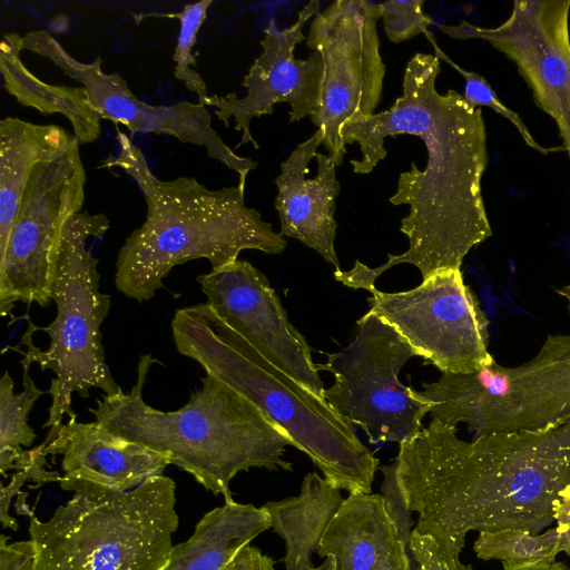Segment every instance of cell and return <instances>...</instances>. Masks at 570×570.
Here are the masks:
<instances>
[{"instance_id":"obj_20","label":"cell","mask_w":570,"mask_h":570,"mask_svg":"<svg viewBox=\"0 0 570 570\" xmlns=\"http://www.w3.org/2000/svg\"><path fill=\"white\" fill-rule=\"evenodd\" d=\"M76 140L58 125H38L11 116L0 121V257L35 167L57 157Z\"/></svg>"},{"instance_id":"obj_32","label":"cell","mask_w":570,"mask_h":570,"mask_svg":"<svg viewBox=\"0 0 570 570\" xmlns=\"http://www.w3.org/2000/svg\"><path fill=\"white\" fill-rule=\"evenodd\" d=\"M412 549L422 570H446L440 549L431 537L413 529Z\"/></svg>"},{"instance_id":"obj_30","label":"cell","mask_w":570,"mask_h":570,"mask_svg":"<svg viewBox=\"0 0 570 570\" xmlns=\"http://www.w3.org/2000/svg\"><path fill=\"white\" fill-rule=\"evenodd\" d=\"M380 470L384 475L381 489L385 509L397 530L400 540L410 562L415 559L412 549V531L414 529V521L411 518L412 511L410 510L399 485L394 463L380 466Z\"/></svg>"},{"instance_id":"obj_24","label":"cell","mask_w":570,"mask_h":570,"mask_svg":"<svg viewBox=\"0 0 570 570\" xmlns=\"http://www.w3.org/2000/svg\"><path fill=\"white\" fill-rule=\"evenodd\" d=\"M22 365V392L13 393V381L6 371L0 380V473L7 478V472L16 470L23 454L21 446H31L36 433L28 423V415L36 401L48 391L37 387L30 376L31 363L24 358Z\"/></svg>"},{"instance_id":"obj_38","label":"cell","mask_w":570,"mask_h":570,"mask_svg":"<svg viewBox=\"0 0 570 570\" xmlns=\"http://www.w3.org/2000/svg\"><path fill=\"white\" fill-rule=\"evenodd\" d=\"M409 570H422L419 566L416 559H413L410 561V569Z\"/></svg>"},{"instance_id":"obj_12","label":"cell","mask_w":570,"mask_h":570,"mask_svg":"<svg viewBox=\"0 0 570 570\" xmlns=\"http://www.w3.org/2000/svg\"><path fill=\"white\" fill-rule=\"evenodd\" d=\"M570 0H515L499 26L466 20L440 30L459 40H483L518 68L538 108L556 122L570 160Z\"/></svg>"},{"instance_id":"obj_1","label":"cell","mask_w":570,"mask_h":570,"mask_svg":"<svg viewBox=\"0 0 570 570\" xmlns=\"http://www.w3.org/2000/svg\"><path fill=\"white\" fill-rule=\"evenodd\" d=\"M440 60L415 53L407 62L402 95L390 109L347 121L341 130L345 146L357 142L361 159H352L355 174H370L386 157L387 136L419 137L428 154L423 170L415 163L400 174L395 206L409 205L401 232L410 246L389 254L385 264L370 268L355 262L352 269L334 272L336 281L368 291L394 265L416 266L425 278L442 268L461 269L465 255L492 236L482 195V177L489 164L487 129L481 108H472L453 89L440 94Z\"/></svg>"},{"instance_id":"obj_6","label":"cell","mask_w":570,"mask_h":570,"mask_svg":"<svg viewBox=\"0 0 570 570\" xmlns=\"http://www.w3.org/2000/svg\"><path fill=\"white\" fill-rule=\"evenodd\" d=\"M47 521L29 518L33 570H164L179 525L176 483L165 475L127 492L72 485Z\"/></svg>"},{"instance_id":"obj_26","label":"cell","mask_w":570,"mask_h":570,"mask_svg":"<svg viewBox=\"0 0 570 570\" xmlns=\"http://www.w3.org/2000/svg\"><path fill=\"white\" fill-rule=\"evenodd\" d=\"M212 3V0H203L186 4L180 12L170 14V17L178 19L180 26L173 55L175 61L174 76L183 81L189 91L197 95L198 102L202 105H204L209 95L207 94V86L204 79L191 68V65H196L191 49Z\"/></svg>"},{"instance_id":"obj_14","label":"cell","mask_w":570,"mask_h":570,"mask_svg":"<svg viewBox=\"0 0 570 570\" xmlns=\"http://www.w3.org/2000/svg\"><path fill=\"white\" fill-rule=\"evenodd\" d=\"M217 316L266 361L326 402L311 346L292 325L266 275L237 259L197 276Z\"/></svg>"},{"instance_id":"obj_10","label":"cell","mask_w":570,"mask_h":570,"mask_svg":"<svg viewBox=\"0 0 570 570\" xmlns=\"http://www.w3.org/2000/svg\"><path fill=\"white\" fill-rule=\"evenodd\" d=\"M76 140L57 157L38 164L0 257V313L12 316L16 302L51 301L53 255L66 222L80 213L86 170Z\"/></svg>"},{"instance_id":"obj_13","label":"cell","mask_w":570,"mask_h":570,"mask_svg":"<svg viewBox=\"0 0 570 570\" xmlns=\"http://www.w3.org/2000/svg\"><path fill=\"white\" fill-rule=\"evenodd\" d=\"M20 47L49 59L81 83L100 119L121 124L131 134H165L180 142L204 147L209 157L238 175V186L245 190L247 175L257 163L237 155L224 142L212 127V116L204 105L189 101L149 105L134 95L121 76L105 72L99 58L91 62L77 60L45 30L21 36Z\"/></svg>"},{"instance_id":"obj_3","label":"cell","mask_w":570,"mask_h":570,"mask_svg":"<svg viewBox=\"0 0 570 570\" xmlns=\"http://www.w3.org/2000/svg\"><path fill=\"white\" fill-rule=\"evenodd\" d=\"M118 153L100 167H117L140 188L147 215L118 252L115 286L144 303L177 265L206 258L216 269L238 259L244 249L281 254L287 243L272 224L245 204L237 186L209 189L195 177L157 178L131 139L118 130Z\"/></svg>"},{"instance_id":"obj_27","label":"cell","mask_w":570,"mask_h":570,"mask_svg":"<svg viewBox=\"0 0 570 570\" xmlns=\"http://www.w3.org/2000/svg\"><path fill=\"white\" fill-rule=\"evenodd\" d=\"M425 35L433 45L435 51L434 56L439 58V60H444L465 79L463 98L470 107L479 108L483 106L491 108L492 110L508 119L517 128L523 141L529 147H531L532 149L542 155L564 150L562 146L544 147L541 144H539L530 132L527 125L520 118V116L499 99L495 91L493 90L491 85L485 80L484 77L480 76L474 71H469L461 68L436 46L434 38L429 31Z\"/></svg>"},{"instance_id":"obj_19","label":"cell","mask_w":570,"mask_h":570,"mask_svg":"<svg viewBox=\"0 0 570 570\" xmlns=\"http://www.w3.org/2000/svg\"><path fill=\"white\" fill-rule=\"evenodd\" d=\"M335 570H409L410 562L382 494L352 493L331 519L316 550Z\"/></svg>"},{"instance_id":"obj_22","label":"cell","mask_w":570,"mask_h":570,"mask_svg":"<svg viewBox=\"0 0 570 570\" xmlns=\"http://www.w3.org/2000/svg\"><path fill=\"white\" fill-rule=\"evenodd\" d=\"M21 36L6 33L0 43V70L3 87L18 102L42 115L61 114L71 124L80 144L97 140L101 134L100 117L81 87L49 85L36 77L21 61Z\"/></svg>"},{"instance_id":"obj_7","label":"cell","mask_w":570,"mask_h":570,"mask_svg":"<svg viewBox=\"0 0 570 570\" xmlns=\"http://www.w3.org/2000/svg\"><path fill=\"white\" fill-rule=\"evenodd\" d=\"M109 228L104 214L77 213L63 225L53 255L51 297L57 317L47 327L29 321L20 344L7 348L19 352L41 371L55 374L48 393L49 417L43 428L59 431L71 410L72 394L89 397L91 389L106 395L122 393L106 363L100 326L110 308V296L99 289L98 258L87 247L89 238H100Z\"/></svg>"},{"instance_id":"obj_35","label":"cell","mask_w":570,"mask_h":570,"mask_svg":"<svg viewBox=\"0 0 570 570\" xmlns=\"http://www.w3.org/2000/svg\"><path fill=\"white\" fill-rule=\"evenodd\" d=\"M17 502H16V511L19 514L29 517L32 513V510L29 508V505L26 503L27 493L20 492L17 495Z\"/></svg>"},{"instance_id":"obj_25","label":"cell","mask_w":570,"mask_h":570,"mask_svg":"<svg viewBox=\"0 0 570 570\" xmlns=\"http://www.w3.org/2000/svg\"><path fill=\"white\" fill-rule=\"evenodd\" d=\"M557 528L542 533H531L518 528L480 531L473 550L482 560H500L503 567H522L553 562L560 552Z\"/></svg>"},{"instance_id":"obj_33","label":"cell","mask_w":570,"mask_h":570,"mask_svg":"<svg viewBox=\"0 0 570 570\" xmlns=\"http://www.w3.org/2000/svg\"><path fill=\"white\" fill-rule=\"evenodd\" d=\"M554 523L560 534L559 551L570 557V487L563 491L561 500L556 508Z\"/></svg>"},{"instance_id":"obj_29","label":"cell","mask_w":570,"mask_h":570,"mask_svg":"<svg viewBox=\"0 0 570 570\" xmlns=\"http://www.w3.org/2000/svg\"><path fill=\"white\" fill-rule=\"evenodd\" d=\"M424 0H390L379 3L380 18L387 38L399 43L419 33H426L432 19L423 12Z\"/></svg>"},{"instance_id":"obj_9","label":"cell","mask_w":570,"mask_h":570,"mask_svg":"<svg viewBox=\"0 0 570 570\" xmlns=\"http://www.w3.org/2000/svg\"><path fill=\"white\" fill-rule=\"evenodd\" d=\"M379 3L337 0L313 19L306 46L323 57L321 102L312 117L336 166L346 154L341 130L350 120L374 114L386 67L380 55Z\"/></svg>"},{"instance_id":"obj_31","label":"cell","mask_w":570,"mask_h":570,"mask_svg":"<svg viewBox=\"0 0 570 570\" xmlns=\"http://www.w3.org/2000/svg\"><path fill=\"white\" fill-rule=\"evenodd\" d=\"M0 535V570H33L35 550L31 540L8 543Z\"/></svg>"},{"instance_id":"obj_21","label":"cell","mask_w":570,"mask_h":570,"mask_svg":"<svg viewBox=\"0 0 570 570\" xmlns=\"http://www.w3.org/2000/svg\"><path fill=\"white\" fill-rule=\"evenodd\" d=\"M269 528L264 505L225 501L203 515L188 540L173 547L164 570H224Z\"/></svg>"},{"instance_id":"obj_2","label":"cell","mask_w":570,"mask_h":570,"mask_svg":"<svg viewBox=\"0 0 570 570\" xmlns=\"http://www.w3.org/2000/svg\"><path fill=\"white\" fill-rule=\"evenodd\" d=\"M393 463L407 505L419 514L414 529L435 541L446 570H473L460 560L469 531L537 534L554 523L570 487V420L466 442L456 428L432 419L400 443Z\"/></svg>"},{"instance_id":"obj_18","label":"cell","mask_w":570,"mask_h":570,"mask_svg":"<svg viewBox=\"0 0 570 570\" xmlns=\"http://www.w3.org/2000/svg\"><path fill=\"white\" fill-rule=\"evenodd\" d=\"M570 420V334L549 335L539 353L511 367V390L487 434L547 430Z\"/></svg>"},{"instance_id":"obj_34","label":"cell","mask_w":570,"mask_h":570,"mask_svg":"<svg viewBox=\"0 0 570 570\" xmlns=\"http://www.w3.org/2000/svg\"><path fill=\"white\" fill-rule=\"evenodd\" d=\"M503 570H569L567 566L562 562H549V563H535L522 567H503Z\"/></svg>"},{"instance_id":"obj_8","label":"cell","mask_w":570,"mask_h":570,"mask_svg":"<svg viewBox=\"0 0 570 570\" xmlns=\"http://www.w3.org/2000/svg\"><path fill=\"white\" fill-rule=\"evenodd\" d=\"M356 323L360 331L351 344L327 353L326 363L316 364L335 379L324 390L326 402L345 422L362 429L372 444L416 436L429 404L399 379L416 352L394 327L370 312Z\"/></svg>"},{"instance_id":"obj_5","label":"cell","mask_w":570,"mask_h":570,"mask_svg":"<svg viewBox=\"0 0 570 570\" xmlns=\"http://www.w3.org/2000/svg\"><path fill=\"white\" fill-rule=\"evenodd\" d=\"M177 351L246 396L293 439L338 490L371 493L379 459L330 405L273 366L209 304L176 311Z\"/></svg>"},{"instance_id":"obj_36","label":"cell","mask_w":570,"mask_h":570,"mask_svg":"<svg viewBox=\"0 0 570 570\" xmlns=\"http://www.w3.org/2000/svg\"><path fill=\"white\" fill-rule=\"evenodd\" d=\"M554 292L558 295H560L563 298H566V301H567V309L570 313V284L566 285V286H563L561 288H557V289H554Z\"/></svg>"},{"instance_id":"obj_37","label":"cell","mask_w":570,"mask_h":570,"mask_svg":"<svg viewBox=\"0 0 570 570\" xmlns=\"http://www.w3.org/2000/svg\"><path fill=\"white\" fill-rule=\"evenodd\" d=\"M313 570H335V562L333 558L327 557L318 567H314Z\"/></svg>"},{"instance_id":"obj_23","label":"cell","mask_w":570,"mask_h":570,"mask_svg":"<svg viewBox=\"0 0 570 570\" xmlns=\"http://www.w3.org/2000/svg\"><path fill=\"white\" fill-rule=\"evenodd\" d=\"M422 386L420 394L428 402L432 419L452 428L466 423L479 436L511 390V367L494 361L473 373L443 372L440 380Z\"/></svg>"},{"instance_id":"obj_28","label":"cell","mask_w":570,"mask_h":570,"mask_svg":"<svg viewBox=\"0 0 570 570\" xmlns=\"http://www.w3.org/2000/svg\"><path fill=\"white\" fill-rule=\"evenodd\" d=\"M48 444L49 440L45 439L38 446L23 451L22 456L16 465L17 472L11 475L9 484L1 485L0 521L3 528L11 530L18 529V522L9 514V505L11 499L20 493L21 487L28 480L33 481L36 487L49 482H60L62 475L59 472L46 469L48 465L45 450Z\"/></svg>"},{"instance_id":"obj_15","label":"cell","mask_w":570,"mask_h":570,"mask_svg":"<svg viewBox=\"0 0 570 570\" xmlns=\"http://www.w3.org/2000/svg\"><path fill=\"white\" fill-rule=\"evenodd\" d=\"M318 1H309L298 12L296 21L284 29H279L274 19L269 21L261 41L263 51L243 79L242 86L247 90L243 98L232 92L209 96L204 102L205 107L215 109V115L226 127L234 119L235 129L242 131L236 148L252 144L258 149L250 132V121L273 115L277 102L289 104V122L317 114L324 76L323 57L314 51L305 60L295 59L294 49L305 39L303 27L318 13Z\"/></svg>"},{"instance_id":"obj_17","label":"cell","mask_w":570,"mask_h":570,"mask_svg":"<svg viewBox=\"0 0 570 570\" xmlns=\"http://www.w3.org/2000/svg\"><path fill=\"white\" fill-rule=\"evenodd\" d=\"M323 139V130L317 128L281 164V174L275 179L278 190L275 208L283 237L302 242L338 271L334 214L340 184L332 158L316 153Z\"/></svg>"},{"instance_id":"obj_11","label":"cell","mask_w":570,"mask_h":570,"mask_svg":"<svg viewBox=\"0 0 570 570\" xmlns=\"http://www.w3.org/2000/svg\"><path fill=\"white\" fill-rule=\"evenodd\" d=\"M368 292V312L442 373H473L494 362L488 350L489 321L461 269H438L405 292L386 293L375 286Z\"/></svg>"},{"instance_id":"obj_4","label":"cell","mask_w":570,"mask_h":570,"mask_svg":"<svg viewBox=\"0 0 570 570\" xmlns=\"http://www.w3.org/2000/svg\"><path fill=\"white\" fill-rule=\"evenodd\" d=\"M154 363L141 355L137 381L129 393L104 395L89 409L111 432L169 456L171 464L225 501H233V478L252 468L289 471L283 459L291 435L263 410L230 385L206 373L202 387L179 410L148 405L142 387Z\"/></svg>"},{"instance_id":"obj_16","label":"cell","mask_w":570,"mask_h":570,"mask_svg":"<svg viewBox=\"0 0 570 570\" xmlns=\"http://www.w3.org/2000/svg\"><path fill=\"white\" fill-rule=\"evenodd\" d=\"M45 453L62 455L59 484L63 490L81 484L127 492L163 475L171 464L167 454L116 434L98 421L78 422L76 414L60 426Z\"/></svg>"}]
</instances>
